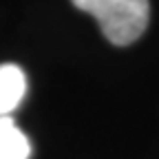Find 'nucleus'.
Returning <instances> with one entry per match:
<instances>
[{
	"instance_id": "obj_3",
	"label": "nucleus",
	"mask_w": 159,
	"mask_h": 159,
	"mask_svg": "<svg viewBox=\"0 0 159 159\" xmlns=\"http://www.w3.org/2000/svg\"><path fill=\"white\" fill-rule=\"evenodd\" d=\"M31 144L27 135L7 115L0 117V159H29Z\"/></svg>"
},
{
	"instance_id": "obj_1",
	"label": "nucleus",
	"mask_w": 159,
	"mask_h": 159,
	"mask_svg": "<svg viewBox=\"0 0 159 159\" xmlns=\"http://www.w3.org/2000/svg\"><path fill=\"white\" fill-rule=\"evenodd\" d=\"M71 2L91 13L102 29L104 38L115 47L133 44L142 38L148 27L150 5L148 0H71Z\"/></svg>"
},
{
	"instance_id": "obj_2",
	"label": "nucleus",
	"mask_w": 159,
	"mask_h": 159,
	"mask_svg": "<svg viewBox=\"0 0 159 159\" xmlns=\"http://www.w3.org/2000/svg\"><path fill=\"white\" fill-rule=\"evenodd\" d=\"M27 93V77L18 64H0V117L18 108Z\"/></svg>"
}]
</instances>
